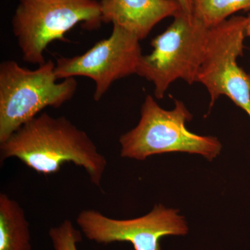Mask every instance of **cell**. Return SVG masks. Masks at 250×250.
<instances>
[{
    "label": "cell",
    "mask_w": 250,
    "mask_h": 250,
    "mask_svg": "<svg viewBox=\"0 0 250 250\" xmlns=\"http://www.w3.org/2000/svg\"><path fill=\"white\" fill-rule=\"evenodd\" d=\"M111 36L97 42L85 53L57 59L55 75L58 80L77 76L94 81L93 98L101 100L113 82L136 73L143 55L140 40L134 34L113 25Z\"/></svg>",
    "instance_id": "7"
},
{
    "label": "cell",
    "mask_w": 250,
    "mask_h": 250,
    "mask_svg": "<svg viewBox=\"0 0 250 250\" xmlns=\"http://www.w3.org/2000/svg\"><path fill=\"white\" fill-rule=\"evenodd\" d=\"M49 236L55 250H78L77 243L82 241V232L68 220L51 228Z\"/></svg>",
    "instance_id": "12"
},
{
    "label": "cell",
    "mask_w": 250,
    "mask_h": 250,
    "mask_svg": "<svg viewBox=\"0 0 250 250\" xmlns=\"http://www.w3.org/2000/svg\"><path fill=\"white\" fill-rule=\"evenodd\" d=\"M182 11L185 14L191 16V0H178Z\"/></svg>",
    "instance_id": "13"
},
{
    "label": "cell",
    "mask_w": 250,
    "mask_h": 250,
    "mask_svg": "<svg viewBox=\"0 0 250 250\" xmlns=\"http://www.w3.org/2000/svg\"><path fill=\"white\" fill-rule=\"evenodd\" d=\"M100 1H101V0H100Z\"/></svg>",
    "instance_id": "15"
},
{
    "label": "cell",
    "mask_w": 250,
    "mask_h": 250,
    "mask_svg": "<svg viewBox=\"0 0 250 250\" xmlns=\"http://www.w3.org/2000/svg\"><path fill=\"white\" fill-rule=\"evenodd\" d=\"M250 9V0H191V16L208 29L221 24L233 14Z\"/></svg>",
    "instance_id": "11"
},
{
    "label": "cell",
    "mask_w": 250,
    "mask_h": 250,
    "mask_svg": "<svg viewBox=\"0 0 250 250\" xmlns=\"http://www.w3.org/2000/svg\"><path fill=\"white\" fill-rule=\"evenodd\" d=\"M174 104L173 109L165 110L152 95L146 96L139 124L120 138L122 157L144 161L163 153L187 152L211 161L220 154L218 139L189 131L186 123L191 121V113L182 101L174 100Z\"/></svg>",
    "instance_id": "3"
},
{
    "label": "cell",
    "mask_w": 250,
    "mask_h": 250,
    "mask_svg": "<svg viewBox=\"0 0 250 250\" xmlns=\"http://www.w3.org/2000/svg\"><path fill=\"white\" fill-rule=\"evenodd\" d=\"M1 162L17 158L38 173H57L65 163L83 167L100 187L107 166L88 135L64 116L41 113L0 143Z\"/></svg>",
    "instance_id": "1"
},
{
    "label": "cell",
    "mask_w": 250,
    "mask_h": 250,
    "mask_svg": "<svg viewBox=\"0 0 250 250\" xmlns=\"http://www.w3.org/2000/svg\"><path fill=\"white\" fill-rule=\"evenodd\" d=\"M102 21L129 31L140 41L166 18L182 11L178 0H101Z\"/></svg>",
    "instance_id": "9"
},
{
    "label": "cell",
    "mask_w": 250,
    "mask_h": 250,
    "mask_svg": "<svg viewBox=\"0 0 250 250\" xmlns=\"http://www.w3.org/2000/svg\"><path fill=\"white\" fill-rule=\"evenodd\" d=\"M246 34V36L250 38V15L247 18Z\"/></svg>",
    "instance_id": "14"
},
{
    "label": "cell",
    "mask_w": 250,
    "mask_h": 250,
    "mask_svg": "<svg viewBox=\"0 0 250 250\" xmlns=\"http://www.w3.org/2000/svg\"><path fill=\"white\" fill-rule=\"evenodd\" d=\"M52 60L29 70L13 60L0 65V143L46 107L59 108L76 92L75 78L62 82L55 75Z\"/></svg>",
    "instance_id": "2"
},
{
    "label": "cell",
    "mask_w": 250,
    "mask_h": 250,
    "mask_svg": "<svg viewBox=\"0 0 250 250\" xmlns=\"http://www.w3.org/2000/svg\"><path fill=\"white\" fill-rule=\"evenodd\" d=\"M102 21L97 0H20L13 18V31L23 60L40 65L44 52L54 41H65V34L79 23L96 29Z\"/></svg>",
    "instance_id": "5"
},
{
    "label": "cell",
    "mask_w": 250,
    "mask_h": 250,
    "mask_svg": "<svg viewBox=\"0 0 250 250\" xmlns=\"http://www.w3.org/2000/svg\"><path fill=\"white\" fill-rule=\"evenodd\" d=\"M179 210L154 206L152 211L140 218L116 220L95 210L79 213L77 223L90 241L107 245L129 242L135 250H161L160 241L166 236H184L188 228Z\"/></svg>",
    "instance_id": "8"
},
{
    "label": "cell",
    "mask_w": 250,
    "mask_h": 250,
    "mask_svg": "<svg viewBox=\"0 0 250 250\" xmlns=\"http://www.w3.org/2000/svg\"><path fill=\"white\" fill-rule=\"evenodd\" d=\"M246 24L247 18L233 16L209 29L197 82L209 93L210 110L225 95L250 118V74L237 63L243 55Z\"/></svg>",
    "instance_id": "6"
},
{
    "label": "cell",
    "mask_w": 250,
    "mask_h": 250,
    "mask_svg": "<svg viewBox=\"0 0 250 250\" xmlns=\"http://www.w3.org/2000/svg\"><path fill=\"white\" fill-rule=\"evenodd\" d=\"M0 250H31L25 212L5 193L0 194Z\"/></svg>",
    "instance_id": "10"
},
{
    "label": "cell",
    "mask_w": 250,
    "mask_h": 250,
    "mask_svg": "<svg viewBox=\"0 0 250 250\" xmlns=\"http://www.w3.org/2000/svg\"><path fill=\"white\" fill-rule=\"evenodd\" d=\"M210 29L180 11L166 30L151 41L152 53L141 56L136 73L152 82L161 100L177 80L197 82Z\"/></svg>",
    "instance_id": "4"
}]
</instances>
